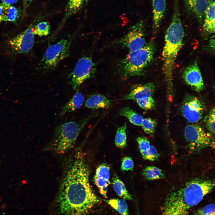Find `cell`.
Wrapping results in <instances>:
<instances>
[{
  "mask_svg": "<svg viewBox=\"0 0 215 215\" xmlns=\"http://www.w3.org/2000/svg\"><path fill=\"white\" fill-rule=\"evenodd\" d=\"M90 171L84 153L76 151L66 167L57 198L62 215H84L100 200L89 182Z\"/></svg>",
  "mask_w": 215,
  "mask_h": 215,
  "instance_id": "6da1fadb",
  "label": "cell"
},
{
  "mask_svg": "<svg viewBox=\"0 0 215 215\" xmlns=\"http://www.w3.org/2000/svg\"><path fill=\"white\" fill-rule=\"evenodd\" d=\"M110 167L108 164H101L97 167L94 177V183L100 194L105 198H107L108 186L110 184Z\"/></svg>",
  "mask_w": 215,
  "mask_h": 215,
  "instance_id": "4fadbf2b",
  "label": "cell"
},
{
  "mask_svg": "<svg viewBox=\"0 0 215 215\" xmlns=\"http://www.w3.org/2000/svg\"><path fill=\"white\" fill-rule=\"evenodd\" d=\"M136 140L140 153L146 151L150 149L151 145L149 140L145 137H138Z\"/></svg>",
  "mask_w": 215,
  "mask_h": 215,
  "instance_id": "836d02e7",
  "label": "cell"
},
{
  "mask_svg": "<svg viewBox=\"0 0 215 215\" xmlns=\"http://www.w3.org/2000/svg\"><path fill=\"white\" fill-rule=\"evenodd\" d=\"M215 0H209L203 22L204 31L209 34L215 33Z\"/></svg>",
  "mask_w": 215,
  "mask_h": 215,
  "instance_id": "e0dca14e",
  "label": "cell"
},
{
  "mask_svg": "<svg viewBox=\"0 0 215 215\" xmlns=\"http://www.w3.org/2000/svg\"><path fill=\"white\" fill-rule=\"evenodd\" d=\"M156 125V121L149 117L143 119L141 126L145 133L153 135L154 133Z\"/></svg>",
  "mask_w": 215,
  "mask_h": 215,
  "instance_id": "83f0119b",
  "label": "cell"
},
{
  "mask_svg": "<svg viewBox=\"0 0 215 215\" xmlns=\"http://www.w3.org/2000/svg\"><path fill=\"white\" fill-rule=\"evenodd\" d=\"M137 214H137V215H139V213L138 212L137 213Z\"/></svg>",
  "mask_w": 215,
  "mask_h": 215,
  "instance_id": "74e56055",
  "label": "cell"
},
{
  "mask_svg": "<svg viewBox=\"0 0 215 215\" xmlns=\"http://www.w3.org/2000/svg\"><path fill=\"white\" fill-rule=\"evenodd\" d=\"M50 25L47 22H42L37 23L34 28L35 35L39 36H46L49 34Z\"/></svg>",
  "mask_w": 215,
  "mask_h": 215,
  "instance_id": "f1b7e54d",
  "label": "cell"
},
{
  "mask_svg": "<svg viewBox=\"0 0 215 215\" xmlns=\"http://www.w3.org/2000/svg\"><path fill=\"white\" fill-rule=\"evenodd\" d=\"M4 16V3L0 4V23L3 21Z\"/></svg>",
  "mask_w": 215,
  "mask_h": 215,
  "instance_id": "d590c367",
  "label": "cell"
},
{
  "mask_svg": "<svg viewBox=\"0 0 215 215\" xmlns=\"http://www.w3.org/2000/svg\"><path fill=\"white\" fill-rule=\"evenodd\" d=\"M141 153L142 158L145 160L155 161L158 159L159 156V154L156 148L151 145L149 150Z\"/></svg>",
  "mask_w": 215,
  "mask_h": 215,
  "instance_id": "4dcf8cb0",
  "label": "cell"
},
{
  "mask_svg": "<svg viewBox=\"0 0 215 215\" xmlns=\"http://www.w3.org/2000/svg\"><path fill=\"white\" fill-rule=\"evenodd\" d=\"M182 76L186 83L194 91L200 92L204 88L202 76L196 62L185 68L183 73Z\"/></svg>",
  "mask_w": 215,
  "mask_h": 215,
  "instance_id": "7c38bea8",
  "label": "cell"
},
{
  "mask_svg": "<svg viewBox=\"0 0 215 215\" xmlns=\"http://www.w3.org/2000/svg\"><path fill=\"white\" fill-rule=\"evenodd\" d=\"M85 100L82 94L79 91L76 92L72 98L64 105L60 113L63 116L80 108Z\"/></svg>",
  "mask_w": 215,
  "mask_h": 215,
  "instance_id": "ffe728a7",
  "label": "cell"
},
{
  "mask_svg": "<svg viewBox=\"0 0 215 215\" xmlns=\"http://www.w3.org/2000/svg\"><path fill=\"white\" fill-rule=\"evenodd\" d=\"M20 15L19 10L12 5L4 3V16L3 21L16 22Z\"/></svg>",
  "mask_w": 215,
  "mask_h": 215,
  "instance_id": "d4e9b609",
  "label": "cell"
},
{
  "mask_svg": "<svg viewBox=\"0 0 215 215\" xmlns=\"http://www.w3.org/2000/svg\"><path fill=\"white\" fill-rule=\"evenodd\" d=\"M23 0V14L26 12L30 5L33 0Z\"/></svg>",
  "mask_w": 215,
  "mask_h": 215,
  "instance_id": "e575fe53",
  "label": "cell"
},
{
  "mask_svg": "<svg viewBox=\"0 0 215 215\" xmlns=\"http://www.w3.org/2000/svg\"><path fill=\"white\" fill-rule=\"evenodd\" d=\"M126 124L117 128L115 137L114 142L118 148H125L127 146V136L126 133Z\"/></svg>",
  "mask_w": 215,
  "mask_h": 215,
  "instance_id": "484cf974",
  "label": "cell"
},
{
  "mask_svg": "<svg viewBox=\"0 0 215 215\" xmlns=\"http://www.w3.org/2000/svg\"><path fill=\"white\" fill-rule=\"evenodd\" d=\"M88 0H68L65 8L64 16L58 29H60L67 20L79 10Z\"/></svg>",
  "mask_w": 215,
  "mask_h": 215,
  "instance_id": "d6986e66",
  "label": "cell"
},
{
  "mask_svg": "<svg viewBox=\"0 0 215 215\" xmlns=\"http://www.w3.org/2000/svg\"><path fill=\"white\" fill-rule=\"evenodd\" d=\"M215 211L214 204L211 203L196 211L194 215H215Z\"/></svg>",
  "mask_w": 215,
  "mask_h": 215,
  "instance_id": "1f68e13d",
  "label": "cell"
},
{
  "mask_svg": "<svg viewBox=\"0 0 215 215\" xmlns=\"http://www.w3.org/2000/svg\"><path fill=\"white\" fill-rule=\"evenodd\" d=\"M185 137L192 152L200 150L210 147L214 146V141L211 133L205 131L200 126L188 125L184 130Z\"/></svg>",
  "mask_w": 215,
  "mask_h": 215,
  "instance_id": "52a82bcc",
  "label": "cell"
},
{
  "mask_svg": "<svg viewBox=\"0 0 215 215\" xmlns=\"http://www.w3.org/2000/svg\"><path fill=\"white\" fill-rule=\"evenodd\" d=\"M134 163L131 157L129 156L123 157L121 160V169L123 171H132L134 168Z\"/></svg>",
  "mask_w": 215,
  "mask_h": 215,
  "instance_id": "d6a6232c",
  "label": "cell"
},
{
  "mask_svg": "<svg viewBox=\"0 0 215 215\" xmlns=\"http://www.w3.org/2000/svg\"><path fill=\"white\" fill-rule=\"evenodd\" d=\"M153 27L156 32L164 17L166 9V0H152Z\"/></svg>",
  "mask_w": 215,
  "mask_h": 215,
  "instance_id": "2e32d148",
  "label": "cell"
},
{
  "mask_svg": "<svg viewBox=\"0 0 215 215\" xmlns=\"http://www.w3.org/2000/svg\"><path fill=\"white\" fill-rule=\"evenodd\" d=\"M119 116L127 118L133 124L141 126L143 117L141 114L134 111L129 107H125L120 109L119 111Z\"/></svg>",
  "mask_w": 215,
  "mask_h": 215,
  "instance_id": "7402d4cb",
  "label": "cell"
},
{
  "mask_svg": "<svg viewBox=\"0 0 215 215\" xmlns=\"http://www.w3.org/2000/svg\"><path fill=\"white\" fill-rule=\"evenodd\" d=\"M155 50V43L152 41L141 48L129 52L118 64L120 75L127 79L143 75L153 60Z\"/></svg>",
  "mask_w": 215,
  "mask_h": 215,
  "instance_id": "277c9868",
  "label": "cell"
},
{
  "mask_svg": "<svg viewBox=\"0 0 215 215\" xmlns=\"http://www.w3.org/2000/svg\"><path fill=\"white\" fill-rule=\"evenodd\" d=\"M185 10L189 14L194 16L203 23L205 14L209 0H183Z\"/></svg>",
  "mask_w": 215,
  "mask_h": 215,
  "instance_id": "5bb4252c",
  "label": "cell"
},
{
  "mask_svg": "<svg viewBox=\"0 0 215 215\" xmlns=\"http://www.w3.org/2000/svg\"><path fill=\"white\" fill-rule=\"evenodd\" d=\"M178 0H175L171 22L165 35L162 52V71L166 81L171 85L175 61L182 48L184 35L179 7Z\"/></svg>",
  "mask_w": 215,
  "mask_h": 215,
  "instance_id": "3957f363",
  "label": "cell"
},
{
  "mask_svg": "<svg viewBox=\"0 0 215 215\" xmlns=\"http://www.w3.org/2000/svg\"><path fill=\"white\" fill-rule=\"evenodd\" d=\"M3 3L12 5L16 2L18 0H1Z\"/></svg>",
  "mask_w": 215,
  "mask_h": 215,
  "instance_id": "8d00e7d4",
  "label": "cell"
},
{
  "mask_svg": "<svg viewBox=\"0 0 215 215\" xmlns=\"http://www.w3.org/2000/svg\"><path fill=\"white\" fill-rule=\"evenodd\" d=\"M215 108H212L208 114L203 119V121L208 130L211 134L215 133Z\"/></svg>",
  "mask_w": 215,
  "mask_h": 215,
  "instance_id": "4316f807",
  "label": "cell"
},
{
  "mask_svg": "<svg viewBox=\"0 0 215 215\" xmlns=\"http://www.w3.org/2000/svg\"><path fill=\"white\" fill-rule=\"evenodd\" d=\"M105 201L121 215H129L127 204L125 199L113 198Z\"/></svg>",
  "mask_w": 215,
  "mask_h": 215,
  "instance_id": "cb8c5ba5",
  "label": "cell"
},
{
  "mask_svg": "<svg viewBox=\"0 0 215 215\" xmlns=\"http://www.w3.org/2000/svg\"><path fill=\"white\" fill-rule=\"evenodd\" d=\"M112 180L113 188L118 196L125 200H133V198L128 192L124 184L116 174H114Z\"/></svg>",
  "mask_w": 215,
  "mask_h": 215,
  "instance_id": "44dd1931",
  "label": "cell"
},
{
  "mask_svg": "<svg viewBox=\"0 0 215 215\" xmlns=\"http://www.w3.org/2000/svg\"><path fill=\"white\" fill-rule=\"evenodd\" d=\"M142 174L144 177L148 180H154L162 179L165 174L158 168L154 166H148L143 169Z\"/></svg>",
  "mask_w": 215,
  "mask_h": 215,
  "instance_id": "603a6c76",
  "label": "cell"
},
{
  "mask_svg": "<svg viewBox=\"0 0 215 215\" xmlns=\"http://www.w3.org/2000/svg\"><path fill=\"white\" fill-rule=\"evenodd\" d=\"M111 105L110 101L104 95L99 93L91 95L85 102V106L92 109L108 108Z\"/></svg>",
  "mask_w": 215,
  "mask_h": 215,
  "instance_id": "ac0fdd59",
  "label": "cell"
},
{
  "mask_svg": "<svg viewBox=\"0 0 215 215\" xmlns=\"http://www.w3.org/2000/svg\"><path fill=\"white\" fill-rule=\"evenodd\" d=\"M37 21L36 20L24 30L9 40L8 47L13 53H27L31 49L34 43V28Z\"/></svg>",
  "mask_w": 215,
  "mask_h": 215,
  "instance_id": "30bf717a",
  "label": "cell"
},
{
  "mask_svg": "<svg viewBox=\"0 0 215 215\" xmlns=\"http://www.w3.org/2000/svg\"><path fill=\"white\" fill-rule=\"evenodd\" d=\"M96 114H92L83 119L64 123L56 128L53 142V148L57 153L63 154L71 149L87 123Z\"/></svg>",
  "mask_w": 215,
  "mask_h": 215,
  "instance_id": "5b68a950",
  "label": "cell"
},
{
  "mask_svg": "<svg viewBox=\"0 0 215 215\" xmlns=\"http://www.w3.org/2000/svg\"><path fill=\"white\" fill-rule=\"evenodd\" d=\"M145 25L140 20L131 27L127 33L118 41L117 44L127 48L129 52L139 49L146 44Z\"/></svg>",
  "mask_w": 215,
  "mask_h": 215,
  "instance_id": "9c48e42d",
  "label": "cell"
},
{
  "mask_svg": "<svg viewBox=\"0 0 215 215\" xmlns=\"http://www.w3.org/2000/svg\"><path fill=\"white\" fill-rule=\"evenodd\" d=\"M96 71V65L91 57L85 56L80 58L68 76L73 90H77L86 80L93 77Z\"/></svg>",
  "mask_w": 215,
  "mask_h": 215,
  "instance_id": "ba28073f",
  "label": "cell"
},
{
  "mask_svg": "<svg viewBox=\"0 0 215 215\" xmlns=\"http://www.w3.org/2000/svg\"><path fill=\"white\" fill-rule=\"evenodd\" d=\"M155 87L152 82L134 86L130 92L122 97V99L136 100L144 97L152 96Z\"/></svg>",
  "mask_w": 215,
  "mask_h": 215,
  "instance_id": "9a60e30c",
  "label": "cell"
},
{
  "mask_svg": "<svg viewBox=\"0 0 215 215\" xmlns=\"http://www.w3.org/2000/svg\"><path fill=\"white\" fill-rule=\"evenodd\" d=\"M76 33L70 38L62 39L49 46L40 62L42 69L45 72L52 70L69 56L71 42Z\"/></svg>",
  "mask_w": 215,
  "mask_h": 215,
  "instance_id": "8992f818",
  "label": "cell"
},
{
  "mask_svg": "<svg viewBox=\"0 0 215 215\" xmlns=\"http://www.w3.org/2000/svg\"><path fill=\"white\" fill-rule=\"evenodd\" d=\"M205 108L203 102L197 97L188 95L182 102L181 110L184 118L189 122L195 123L202 118Z\"/></svg>",
  "mask_w": 215,
  "mask_h": 215,
  "instance_id": "8fae6325",
  "label": "cell"
},
{
  "mask_svg": "<svg viewBox=\"0 0 215 215\" xmlns=\"http://www.w3.org/2000/svg\"><path fill=\"white\" fill-rule=\"evenodd\" d=\"M214 186V180L205 177L191 180L182 187L168 194L162 215H187L190 209L199 204Z\"/></svg>",
  "mask_w": 215,
  "mask_h": 215,
  "instance_id": "7a4b0ae2",
  "label": "cell"
},
{
  "mask_svg": "<svg viewBox=\"0 0 215 215\" xmlns=\"http://www.w3.org/2000/svg\"><path fill=\"white\" fill-rule=\"evenodd\" d=\"M139 107L145 110H152L155 108V102L152 96L144 97L136 100Z\"/></svg>",
  "mask_w": 215,
  "mask_h": 215,
  "instance_id": "f546056e",
  "label": "cell"
}]
</instances>
